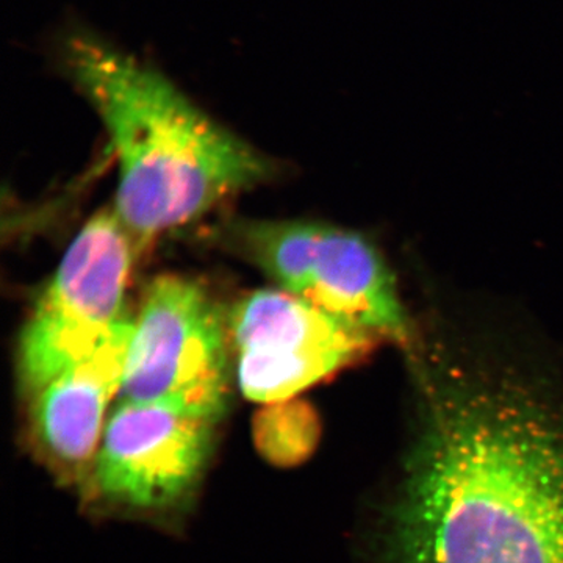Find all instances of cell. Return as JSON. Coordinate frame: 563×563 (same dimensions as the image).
<instances>
[{"mask_svg":"<svg viewBox=\"0 0 563 563\" xmlns=\"http://www.w3.org/2000/svg\"><path fill=\"white\" fill-rule=\"evenodd\" d=\"M255 422V442L274 465L290 466L312 453L318 439L314 415L287 401L269 404Z\"/></svg>","mask_w":563,"mask_h":563,"instance_id":"obj_9","label":"cell"},{"mask_svg":"<svg viewBox=\"0 0 563 563\" xmlns=\"http://www.w3.org/2000/svg\"><path fill=\"white\" fill-rule=\"evenodd\" d=\"M131 266L132 235L117 214L92 217L22 329L18 380L25 398L88 357L117 328Z\"/></svg>","mask_w":563,"mask_h":563,"instance_id":"obj_4","label":"cell"},{"mask_svg":"<svg viewBox=\"0 0 563 563\" xmlns=\"http://www.w3.org/2000/svg\"><path fill=\"white\" fill-rule=\"evenodd\" d=\"M421 388L383 563H563V404L466 374Z\"/></svg>","mask_w":563,"mask_h":563,"instance_id":"obj_1","label":"cell"},{"mask_svg":"<svg viewBox=\"0 0 563 563\" xmlns=\"http://www.w3.org/2000/svg\"><path fill=\"white\" fill-rule=\"evenodd\" d=\"M240 390L262 404L290 401L377 346L358 331L287 291L246 296L229 314Z\"/></svg>","mask_w":563,"mask_h":563,"instance_id":"obj_7","label":"cell"},{"mask_svg":"<svg viewBox=\"0 0 563 563\" xmlns=\"http://www.w3.org/2000/svg\"><path fill=\"white\" fill-rule=\"evenodd\" d=\"M224 318L201 285L161 276L144 292L120 401L163 404L221 421L231 393Z\"/></svg>","mask_w":563,"mask_h":563,"instance_id":"obj_5","label":"cell"},{"mask_svg":"<svg viewBox=\"0 0 563 563\" xmlns=\"http://www.w3.org/2000/svg\"><path fill=\"white\" fill-rule=\"evenodd\" d=\"M135 321L122 318L84 361L29 398V420L47 463L84 485L101 444L111 399L120 395Z\"/></svg>","mask_w":563,"mask_h":563,"instance_id":"obj_8","label":"cell"},{"mask_svg":"<svg viewBox=\"0 0 563 563\" xmlns=\"http://www.w3.org/2000/svg\"><path fill=\"white\" fill-rule=\"evenodd\" d=\"M63 63L101 117L120 158L114 214L141 242L195 221L272 174L265 157L131 54L88 32Z\"/></svg>","mask_w":563,"mask_h":563,"instance_id":"obj_2","label":"cell"},{"mask_svg":"<svg viewBox=\"0 0 563 563\" xmlns=\"http://www.w3.org/2000/svg\"><path fill=\"white\" fill-rule=\"evenodd\" d=\"M217 420L163 404L120 401L107 418L84 488L125 514H165L199 487Z\"/></svg>","mask_w":563,"mask_h":563,"instance_id":"obj_6","label":"cell"},{"mask_svg":"<svg viewBox=\"0 0 563 563\" xmlns=\"http://www.w3.org/2000/svg\"><path fill=\"white\" fill-rule=\"evenodd\" d=\"M228 239L272 279L321 312L409 346L412 324L380 252L358 233L317 222H242Z\"/></svg>","mask_w":563,"mask_h":563,"instance_id":"obj_3","label":"cell"}]
</instances>
